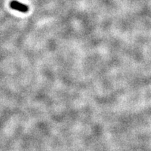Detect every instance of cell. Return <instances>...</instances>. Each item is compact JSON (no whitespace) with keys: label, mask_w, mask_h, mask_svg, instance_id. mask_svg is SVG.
<instances>
[{"label":"cell","mask_w":151,"mask_h":151,"mask_svg":"<svg viewBox=\"0 0 151 151\" xmlns=\"http://www.w3.org/2000/svg\"><path fill=\"white\" fill-rule=\"evenodd\" d=\"M10 6L11 9H14V10H18L21 12L26 13L29 10V8L27 5L22 4L18 2L17 1H12L10 3Z\"/></svg>","instance_id":"1"}]
</instances>
